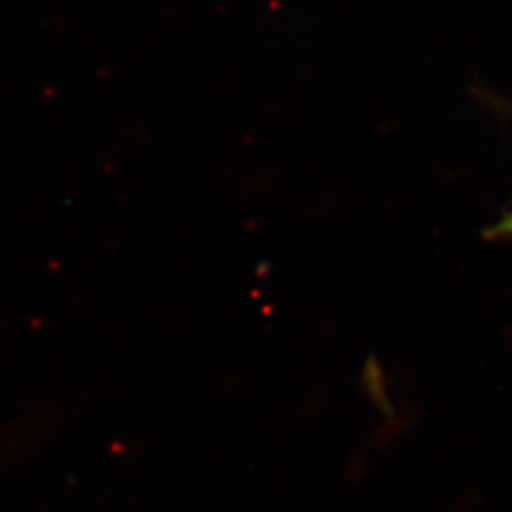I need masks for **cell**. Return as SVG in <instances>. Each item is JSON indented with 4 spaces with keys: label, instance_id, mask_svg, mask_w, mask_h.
Listing matches in <instances>:
<instances>
[{
    "label": "cell",
    "instance_id": "6da1fadb",
    "mask_svg": "<svg viewBox=\"0 0 512 512\" xmlns=\"http://www.w3.org/2000/svg\"><path fill=\"white\" fill-rule=\"evenodd\" d=\"M486 239H512V207L503 213V217L486 230Z\"/></svg>",
    "mask_w": 512,
    "mask_h": 512
}]
</instances>
